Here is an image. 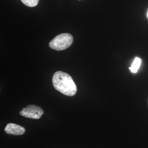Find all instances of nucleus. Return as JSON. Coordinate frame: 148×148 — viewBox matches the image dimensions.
I'll return each mask as SVG.
<instances>
[{"instance_id": "obj_1", "label": "nucleus", "mask_w": 148, "mask_h": 148, "mask_svg": "<svg viewBox=\"0 0 148 148\" xmlns=\"http://www.w3.org/2000/svg\"><path fill=\"white\" fill-rule=\"evenodd\" d=\"M52 83L56 90L63 95L73 96L77 92V87L69 74L61 71L56 72L53 76Z\"/></svg>"}, {"instance_id": "obj_2", "label": "nucleus", "mask_w": 148, "mask_h": 148, "mask_svg": "<svg viewBox=\"0 0 148 148\" xmlns=\"http://www.w3.org/2000/svg\"><path fill=\"white\" fill-rule=\"evenodd\" d=\"M73 36L68 33H63L54 37L49 43V47L56 51H63L69 48L73 42Z\"/></svg>"}, {"instance_id": "obj_3", "label": "nucleus", "mask_w": 148, "mask_h": 148, "mask_svg": "<svg viewBox=\"0 0 148 148\" xmlns=\"http://www.w3.org/2000/svg\"><path fill=\"white\" fill-rule=\"evenodd\" d=\"M20 114L23 116L32 119H39L43 114L42 109L34 105H29L26 108H23L20 111Z\"/></svg>"}, {"instance_id": "obj_4", "label": "nucleus", "mask_w": 148, "mask_h": 148, "mask_svg": "<svg viewBox=\"0 0 148 148\" xmlns=\"http://www.w3.org/2000/svg\"><path fill=\"white\" fill-rule=\"evenodd\" d=\"M5 131L8 134L19 136L23 134L25 132V130L21 126L11 123L7 125L5 129Z\"/></svg>"}, {"instance_id": "obj_5", "label": "nucleus", "mask_w": 148, "mask_h": 148, "mask_svg": "<svg viewBox=\"0 0 148 148\" xmlns=\"http://www.w3.org/2000/svg\"><path fill=\"white\" fill-rule=\"evenodd\" d=\"M140 64H141V59L137 57L136 58L133 63L132 66L130 68V70L133 73H136L140 65Z\"/></svg>"}, {"instance_id": "obj_6", "label": "nucleus", "mask_w": 148, "mask_h": 148, "mask_svg": "<svg viewBox=\"0 0 148 148\" xmlns=\"http://www.w3.org/2000/svg\"><path fill=\"white\" fill-rule=\"evenodd\" d=\"M23 3L29 7H34L38 5L39 0H21Z\"/></svg>"}, {"instance_id": "obj_7", "label": "nucleus", "mask_w": 148, "mask_h": 148, "mask_svg": "<svg viewBox=\"0 0 148 148\" xmlns=\"http://www.w3.org/2000/svg\"><path fill=\"white\" fill-rule=\"evenodd\" d=\"M147 16H148V13H147Z\"/></svg>"}, {"instance_id": "obj_8", "label": "nucleus", "mask_w": 148, "mask_h": 148, "mask_svg": "<svg viewBox=\"0 0 148 148\" xmlns=\"http://www.w3.org/2000/svg\"><path fill=\"white\" fill-rule=\"evenodd\" d=\"M79 1H80V0H79Z\"/></svg>"}, {"instance_id": "obj_9", "label": "nucleus", "mask_w": 148, "mask_h": 148, "mask_svg": "<svg viewBox=\"0 0 148 148\" xmlns=\"http://www.w3.org/2000/svg\"></svg>"}]
</instances>
